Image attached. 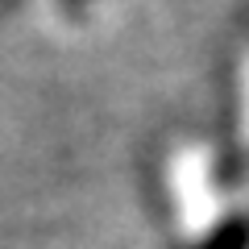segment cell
Here are the masks:
<instances>
[{"mask_svg":"<svg viewBox=\"0 0 249 249\" xmlns=\"http://www.w3.org/2000/svg\"><path fill=\"white\" fill-rule=\"evenodd\" d=\"M199 249H249V220H229L212 232Z\"/></svg>","mask_w":249,"mask_h":249,"instance_id":"1","label":"cell"}]
</instances>
